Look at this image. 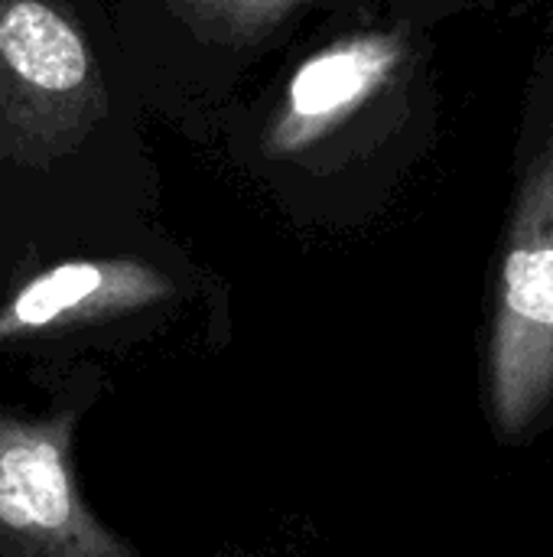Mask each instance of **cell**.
<instances>
[{"instance_id":"cell-1","label":"cell","mask_w":553,"mask_h":557,"mask_svg":"<svg viewBox=\"0 0 553 557\" xmlns=\"http://www.w3.org/2000/svg\"><path fill=\"white\" fill-rule=\"evenodd\" d=\"M553 398V131L518 189L489 343V401L518 437Z\"/></svg>"},{"instance_id":"cell-2","label":"cell","mask_w":553,"mask_h":557,"mask_svg":"<svg viewBox=\"0 0 553 557\" xmlns=\"http://www.w3.org/2000/svg\"><path fill=\"white\" fill-rule=\"evenodd\" d=\"M65 421L0 414V552L7 557H134L85 506Z\"/></svg>"},{"instance_id":"cell-3","label":"cell","mask_w":553,"mask_h":557,"mask_svg":"<svg viewBox=\"0 0 553 557\" xmlns=\"http://www.w3.org/2000/svg\"><path fill=\"white\" fill-rule=\"evenodd\" d=\"M404 42L388 33L352 36L310 55L287 82L267 131L271 153H300L368 101L401 65Z\"/></svg>"},{"instance_id":"cell-4","label":"cell","mask_w":553,"mask_h":557,"mask_svg":"<svg viewBox=\"0 0 553 557\" xmlns=\"http://www.w3.org/2000/svg\"><path fill=\"white\" fill-rule=\"evenodd\" d=\"M169 294V281L130 258L65 261L29 277L0 310V339L124 317Z\"/></svg>"},{"instance_id":"cell-5","label":"cell","mask_w":553,"mask_h":557,"mask_svg":"<svg viewBox=\"0 0 553 557\" xmlns=\"http://www.w3.org/2000/svg\"><path fill=\"white\" fill-rule=\"evenodd\" d=\"M0 65L36 95H75L91 78V55L81 33L42 0L0 3Z\"/></svg>"},{"instance_id":"cell-6","label":"cell","mask_w":553,"mask_h":557,"mask_svg":"<svg viewBox=\"0 0 553 557\" xmlns=\"http://www.w3.org/2000/svg\"><path fill=\"white\" fill-rule=\"evenodd\" d=\"M300 0H189V7L225 29L235 33H257L274 26L287 10H293Z\"/></svg>"}]
</instances>
